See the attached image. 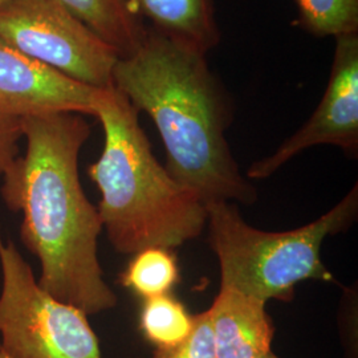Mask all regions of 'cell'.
Instances as JSON below:
<instances>
[{
    "instance_id": "277c9868",
    "label": "cell",
    "mask_w": 358,
    "mask_h": 358,
    "mask_svg": "<svg viewBox=\"0 0 358 358\" xmlns=\"http://www.w3.org/2000/svg\"><path fill=\"white\" fill-rule=\"evenodd\" d=\"M206 208L208 242L220 267V287L266 303H288L300 282H334L321 260V248L327 238L346 232L356 223L358 185L328 213L294 230L255 229L231 202H213Z\"/></svg>"
},
{
    "instance_id": "ac0fdd59",
    "label": "cell",
    "mask_w": 358,
    "mask_h": 358,
    "mask_svg": "<svg viewBox=\"0 0 358 358\" xmlns=\"http://www.w3.org/2000/svg\"><path fill=\"white\" fill-rule=\"evenodd\" d=\"M7 1H10V0H0V7H1V6H3V4H6V3H7Z\"/></svg>"
},
{
    "instance_id": "5b68a950",
    "label": "cell",
    "mask_w": 358,
    "mask_h": 358,
    "mask_svg": "<svg viewBox=\"0 0 358 358\" xmlns=\"http://www.w3.org/2000/svg\"><path fill=\"white\" fill-rule=\"evenodd\" d=\"M0 350L8 358H101L81 309L38 285L29 263L0 226Z\"/></svg>"
},
{
    "instance_id": "9c48e42d",
    "label": "cell",
    "mask_w": 358,
    "mask_h": 358,
    "mask_svg": "<svg viewBox=\"0 0 358 358\" xmlns=\"http://www.w3.org/2000/svg\"><path fill=\"white\" fill-rule=\"evenodd\" d=\"M267 303L220 287L208 308L217 358H259L272 350L275 324Z\"/></svg>"
},
{
    "instance_id": "6da1fadb",
    "label": "cell",
    "mask_w": 358,
    "mask_h": 358,
    "mask_svg": "<svg viewBox=\"0 0 358 358\" xmlns=\"http://www.w3.org/2000/svg\"><path fill=\"white\" fill-rule=\"evenodd\" d=\"M90 136V124L78 113L24 117L26 154L1 176L0 187L6 206L23 215L20 239L38 259V285L88 316L118 301L99 259L103 222L78 173Z\"/></svg>"
},
{
    "instance_id": "d6986e66",
    "label": "cell",
    "mask_w": 358,
    "mask_h": 358,
    "mask_svg": "<svg viewBox=\"0 0 358 358\" xmlns=\"http://www.w3.org/2000/svg\"><path fill=\"white\" fill-rule=\"evenodd\" d=\"M0 358H8V357H7V356H6V355H4V353H3V352H1V350H0Z\"/></svg>"
},
{
    "instance_id": "ba28073f",
    "label": "cell",
    "mask_w": 358,
    "mask_h": 358,
    "mask_svg": "<svg viewBox=\"0 0 358 358\" xmlns=\"http://www.w3.org/2000/svg\"><path fill=\"white\" fill-rule=\"evenodd\" d=\"M99 88L66 76L0 38V105L13 115H93Z\"/></svg>"
},
{
    "instance_id": "3957f363",
    "label": "cell",
    "mask_w": 358,
    "mask_h": 358,
    "mask_svg": "<svg viewBox=\"0 0 358 358\" xmlns=\"http://www.w3.org/2000/svg\"><path fill=\"white\" fill-rule=\"evenodd\" d=\"M138 115L113 85L99 90L93 117L103 127V153L88 167L101 192L103 230L117 252L130 256L149 247L177 248L207 226L203 201L158 162Z\"/></svg>"
},
{
    "instance_id": "2e32d148",
    "label": "cell",
    "mask_w": 358,
    "mask_h": 358,
    "mask_svg": "<svg viewBox=\"0 0 358 358\" xmlns=\"http://www.w3.org/2000/svg\"><path fill=\"white\" fill-rule=\"evenodd\" d=\"M23 138V118L0 105V176L19 157V141Z\"/></svg>"
},
{
    "instance_id": "e0dca14e",
    "label": "cell",
    "mask_w": 358,
    "mask_h": 358,
    "mask_svg": "<svg viewBox=\"0 0 358 358\" xmlns=\"http://www.w3.org/2000/svg\"><path fill=\"white\" fill-rule=\"evenodd\" d=\"M259 358H280V357H279V356H276V355H275V353H273V352H272V350H271V352H269V353H267V355H264V356H262V357H259Z\"/></svg>"
},
{
    "instance_id": "5bb4252c",
    "label": "cell",
    "mask_w": 358,
    "mask_h": 358,
    "mask_svg": "<svg viewBox=\"0 0 358 358\" xmlns=\"http://www.w3.org/2000/svg\"><path fill=\"white\" fill-rule=\"evenodd\" d=\"M294 4L299 24L315 36L358 32V0H294Z\"/></svg>"
},
{
    "instance_id": "8fae6325",
    "label": "cell",
    "mask_w": 358,
    "mask_h": 358,
    "mask_svg": "<svg viewBox=\"0 0 358 358\" xmlns=\"http://www.w3.org/2000/svg\"><path fill=\"white\" fill-rule=\"evenodd\" d=\"M93 34L118 52L120 57L136 51L148 28L130 0H55Z\"/></svg>"
},
{
    "instance_id": "52a82bcc",
    "label": "cell",
    "mask_w": 358,
    "mask_h": 358,
    "mask_svg": "<svg viewBox=\"0 0 358 358\" xmlns=\"http://www.w3.org/2000/svg\"><path fill=\"white\" fill-rule=\"evenodd\" d=\"M336 40L328 87L307 122L273 153L255 161L248 179H266L296 155L319 145H332L349 155L358 150V32Z\"/></svg>"
},
{
    "instance_id": "9a60e30c",
    "label": "cell",
    "mask_w": 358,
    "mask_h": 358,
    "mask_svg": "<svg viewBox=\"0 0 358 358\" xmlns=\"http://www.w3.org/2000/svg\"><path fill=\"white\" fill-rule=\"evenodd\" d=\"M152 358H217L208 310L194 316V327L187 338L177 345L155 348Z\"/></svg>"
},
{
    "instance_id": "8992f818",
    "label": "cell",
    "mask_w": 358,
    "mask_h": 358,
    "mask_svg": "<svg viewBox=\"0 0 358 358\" xmlns=\"http://www.w3.org/2000/svg\"><path fill=\"white\" fill-rule=\"evenodd\" d=\"M0 38L93 88L113 85L118 52L55 0H10L0 7Z\"/></svg>"
},
{
    "instance_id": "7c38bea8",
    "label": "cell",
    "mask_w": 358,
    "mask_h": 358,
    "mask_svg": "<svg viewBox=\"0 0 358 358\" xmlns=\"http://www.w3.org/2000/svg\"><path fill=\"white\" fill-rule=\"evenodd\" d=\"M178 280L176 256L161 247H149L134 254L120 275L121 285L145 300L170 294Z\"/></svg>"
},
{
    "instance_id": "7a4b0ae2",
    "label": "cell",
    "mask_w": 358,
    "mask_h": 358,
    "mask_svg": "<svg viewBox=\"0 0 358 358\" xmlns=\"http://www.w3.org/2000/svg\"><path fill=\"white\" fill-rule=\"evenodd\" d=\"M205 53L148 28L140 47L117 60L113 87L153 120L166 150V170L203 203L254 205L226 137L230 97Z\"/></svg>"
},
{
    "instance_id": "30bf717a",
    "label": "cell",
    "mask_w": 358,
    "mask_h": 358,
    "mask_svg": "<svg viewBox=\"0 0 358 358\" xmlns=\"http://www.w3.org/2000/svg\"><path fill=\"white\" fill-rule=\"evenodd\" d=\"M152 28L207 55L220 41L215 0H130Z\"/></svg>"
},
{
    "instance_id": "4fadbf2b",
    "label": "cell",
    "mask_w": 358,
    "mask_h": 358,
    "mask_svg": "<svg viewBox=\"0 0 358 358\" xmlns=\"http://www.w3.org/2000/svg\"><path fill=\"white\" fill-rule=\"evenodd\" d=\"M192 327L194 316L177 297L167 294L143 301L140 331L155 348L177 345L189 337Z\"/></svg>"
}]
</instances>
